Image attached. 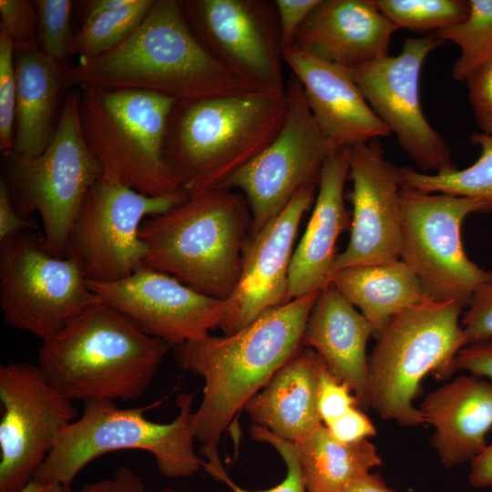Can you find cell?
<instances>
[{
    "label": "cell",
    "instance_id": "cell-38",
    "mask_svg": "<svg viewBox=\"0 0 492 492\" xmlns=\"http://www.w3.org/2000/svg\"><path fill=\"white\" fill-rule=\"evenodd\" d=\"M461 326L466 345L492 338V282L474 293Z\"/></svg>",
    "mask_w": 492,
    "mask_h": 492
},
{
    "label": "cell",
    "instance_id": "cell-30",
    "mask_svg": "<svg viewBox=\"0 0 492 492\" xmlns=\"http://www.w3.org/2000/svg\"><path fill=\"white\" fill-rule=\"evenodd\" d=\"M468 5L463 21L435 32L444 42L460 48L452 67V77L460 82L492 62V0H468Z\"/></svg>",
    "mask_w": 492,
    "mask_h": 492
},
{
    "label": "cell",
    "instance_id": "cell-16",
    "mask_svg": "<svg viewBox=\"0 0 492 492\" xmlns=\"http://www.w3.org/2000/svg\"><path fill=\"white\" fill-rule=\"evenodd\" d=\"M435 33L406 37L402 51L349 68L376 116L424 171L456 169L451 149L426 119L419 80L427 56L445 44Z\"/></svg>",
    "mask_w": 492,
    "mask_h": 492
},
{
    "label": "cell",
    "instance_id": "cell-2",
    "mask_svg": "<svg viewBox=\"0 0 492 492\" xmlns=\"http://www.w3.org/2000/svg\"><path fill=\"white\" fill-rule=\"evenodd\" d=\"M64 87L140 89L176 102L268 93L232 74L206 50L177 0H154L142 22L119 45L70 67Z\"/></svg>",
    "mask_w": 492,
    "mask_h": 492
},
{
    "label": "cell",
    "instance_id": "cell-23",
    "mask_svg": "<svg viewBox=\"0 0 492 492\" xmlns=\"http://www.w3.org/2000/svg\"><path fill=\"white\" fill-rule=\"evenodd\" d=\"M435 428L430 445L446 467L472 461L486 447L492 428V384L461 375L429 393L418 407Z\"/></svg>",
    "mask_w": 492,
    "mask_h": 492
},
{
    "label": "cell",
    "instance_id": "cell-34",
    "mask_svg": "<svg viewBox=\"0 0 492 492\" xmlns=\"http://www.w3.org/2000/svg\"><path fill=\"white\" fill-rule=\"evenodd\" d=\"M251 438L269 443L272 446L282 457L287 474L284 480L279 485L260 491H249L236 485L227 475L222 465L220 462L205 465L206 471L215 478L223 481L234 492H308L302 478V469L295 445L293 442L285 440L271 433L266 428L253 425L250 429Z\"/></svg>",
    "mask_w": 492,
    "mask_h": 492
},
{
    "label": "cell",
    "instance_id": "cell-4",
    "mask_svg": "<svg viewBox=\"0 0 492 492\" xmlns=\"http://www.w3.org/2000/svg\"><path fill=\"white\" fill-rule=\"evenodd\" d=\"M286 110V92L176 102L165 138L167 165L190 196L219 189L275 138Z\"/></svg>",
    "mask_w": 492,
    "mask_h": 492
},
{
    "label": "cell",
    "instance_id": "cell-8",
    "mask_svg": "<svg viewBox=\"0 0 492 492\" xmlns=\"http://www.w3.org/2000/svg\"><path fill=\"white\" fill-rule=\"evenodd\" d=\"M193 397L190 393L179 395V414L167 424L146 418L145 407L120 408L111 400L85 402L83 415L59 432L32 478L71 487L74 478L90 461L125 449L151 453L158 469L167 477L195 474L205 462L193 448Z\"/></svg>",
    "mask_w": 492,
    "mask_h": 492
},
{
    "label": "cell",
    "instance_id": "cell-35",
    "mask_svg": "<svg viewBox=\"0 0 492 492\" xmlns=\"http://www.w3.org/2000/svg\"><path fill=\"white\" fill-rule=\"evenodd\" d=\"M15 46L8 36L0 32V150L10 155L15 146L16 77Z\"/></svg>",
    "mask_w": 492,
    "mask_h": 492
},
{
    "label": "cell",
    "instance_id": "cell-33",
    "mask_svg": "<svg viewBox=\"0 0 492 492\" xmlns=\"http://www.w3.org/2000/svg\"><path fill=\"white\" fill-rule=\"evenodd\" d=\"M34 5L38 17L40 49L55 60L67 65L69 46L74 36L71 29L73 2L36 0Z\"/></svg>",
    "mask_w": 492,
    "mask_h": 492
},
{
    "label": "cell",
    "instance_id": "cell-17",
    "mask_svg": "<svg viewBox=\"0 0 492 492\" xmlns=\"http://www.w3.org/2000/svg\"><path fill=\"white\" fill-rule=\"evenodd\" d=\"M87 283L100 301L174 347L220 328L225 314V300L147 266L120 281Z\"/></svg>",
    "mask_w": 492,
    "mask_h": 492
},
{
    "label": "cell",
    "instance_id": "cell-29",
    "mask_svg": "<svg viewBox=\"0 0 492 492\" xmlns=\"http://www.w3.org/2000/svg\"><path fill=\"white\" fill-rule=\"evenodd\" d=\"M470 139L481 149L474 164L464 169L434 174L418 172L409 166L400 167L401 187L477 199L492 205V135L475 132Z\"/></svg>",
    "mask_w": 492,
    "mask_h": 492
},
{
    "label": "cell",
    "instance_id": "cell-18",
    "mask_svg": "<svg viewBox=\"0 0 492 492\" xmlns=\"http://www.w3.org/2000/svg\"><path fill=\"white\" fill-rule=\"evenodd\" d=\"M384 154L377 139L350 149L351 234L347 247L338 253L334 272L343 268L399 259L400 167L387 161Z\"/></svg>",
    "mask_w": 492,
    "mask_h": 492
},
{
    "label": "cell",
    "instance_id": "cell-43",
    "mask_svg": "<svg viewBox=\"0 0 492 492\" xmlns=\"http://www.w3.org/2000/svg\"><path fill=\"white\" fill-rule=\"evenodd\" d=\"M145 485L131 468L121 466L109 478L89 483L77 490L65 487L62 492H144Z\"/></svg>",
    "mask_w": 492,
    "mask_h": 492
},
{
    "label": "cell",
    "instance_id": "cell-10",
    "mask_svg": "<svg viewBox=\"0 0 492 492\" xmlns=\"http://www.w3.org/2000/svg\"><path fill=\"white\" fill-rule=\"evenodd\" d=\"M489 211L492 205L480 200L401 188L399 259L417 276L428 299L468 306L474 293L492 282V271L470 261L461 240L464 220Z\"/></svg>",
    "mask_w": 492,
    "mask_h": 492
},
{
    "label": "cell",
    "instance_id": "cell-22",
    "mask_svg": "<svg viewBox=\"0 0 492 492\" xmlns=\"http://www.w3.org/2000/svg\"><path fill=\"white\" fill-rule=\"evenodd\" d=\"M349 159L350 149H333L323 163L313 212L291 260L287 302L331 282L337 239L351 223L343 192Z\"/></svg>",
    "mask_w": 492,
    "mask_h": 492
},
{
    "label": "cell",
    "instance_id": "cell-24",
    "mask_svg": "<svg viewBox=\"0 0 492 492\" xmlns=\"http://www.w3.org/2000/svg\"><path fill=\"white\" fill-rule=\"evenodd\" d=\"M374 330L368 320L329 283L308 317L302 346L314 350L327 369L354 393L359 407L369 408L366 344Z\"/></svg>",
    "mask_w": 492,
    "mask_h": 492
},
{
    "label": "cell",
    "instance_id": "cell-37",
    "mask_svg": "<svg viewBox=\"0 0 492 492\" xmlns=\"http://www.w3.org/2000/svg\"><path fill=\"white\" fill-rule=\"evenodd\" d=\"M352 392L351 388L336 378L327 367L323 370L318 386L317 408L325 425L350 409L359 407Z\"/></svg>",
    "mask_w": 492,
    "mask_h": 492
},
{
    "label": "cell",
    "instance_id": "cell-40",
    "mask_svg": "<svg viewBox=\"0 0 492 492\" xmlns=\"http://www.w3.org/2000/svg\"><path fill=\"white\" fill-rule=\"evenodd\" d=\"M332 436L344 444L366 440L376 434V428L369 417L358 406L325 425Z\"/></svg>",
    "mask_w": 492,
    "mask_h": 492
},
{
    "label": "cell",
    "instance_id": "cell-49",
    "mask_svg": "<svg viewBox=\"0 0 492 492\" xmlns=\"http://www.w3.org/2000/svg\"><path fill=\"white\" fill-rule=\"evenodd\" d=\"M165 492H172V491H165Z\"/></svg>",
    "mask_w": 492,
    "mask_h": 492
},
{
    "label": "cell",
    "instance_id": "cell-20",
    "mask_svg": "<svg viewBox=\"0 0 492 492\" xmlns=\"http://www.w3.org/2000/svg\"><path fill=\"white\" fill-rule=\"evenodd\" d=\"M284 63L301 82L313 119L333 149H351L391 135L348 67L283 47Z\"/></svg>",
    "mask_w": 492,
    "mask_h": 492
},
{
    "label": "cell",
    "instance_id": "cell-5",
    "mask_svg": "<svg viewBox=\"0 0 492 492\" xmlns=\"http://www.w3.org/2000/svg\"><path fill=\"white\" fill-rule=\"evenodd\" d=\"M251 227L243 194L215 189L189 196L142 223L140 237L148 247L145 266L207 296L226 300L239 281Z\"/></svg>",
    "mask_w": 492,
    "mask_h": 492
},
{
    "label": "cell",
    "instance_id": "cell-13",
    "mask_svg": "<svg viewBox=\"0 0 492 492\" xmlns=\"http://www.w3.org/2000/svg\"><path fill=\"white\" fill-rule=\"evenodd\" d=\"M286 96V115L275 138L219 188L242 192L251 215V235L276 219L302 187L318 183L323 163L333 150L293 74Z\"/></svg>",
    "mask_w": 492,
    "mask_h": 492
},
{
    "label": "cell",
    "instance_id": "cell-31",
    "mask_svg": "<svg viewBox=\"0 0 492 492\" xmlns=\"http://www.w3.org/2000/svg\"><path fill=\"white\" fill-rule=\"evenodd\" d=\"M154 0H131L125 6L82 24L74 33L69 56L88 59L124 41L142 22Z\"/></svg>",
    "mask_w": 492,
    "mask_h": 492
},
{
    "label": "cell",
    "instance_id": "cell-12",
    "mask_svg": "<svg viewBox=\"0 0 492 492\" xmlns=\"http://www.w3.org/2000/svg\"><path fill=\"white\" fill-rule=\"evenodd\" d=\"M189 196L183 189L149 196L101 178L86 196L66 257L79 265L87 281L123 280L145 266L148 247L140 237L142 223Z\"/></svg>",
    "mask_w": 492,
    "mask_h": 492
},
{
    "label": "cell",
    "instance_id": "cell-32",
    "mask_svg": "<svg viewBox=\"0 0 492 492\" xmlns=\"http://www.w3.org/2000/svg\"><path fill=\"white\" fill-rule=\"evenodd\" d=\"M397 29L435 33L463 21L469 11L465 0H374Z\"/></svg>",
    "mask_w": 492,
    "mask_h": 492
},
{
    "label": "cell",
    "instance_id": "cell-21",
    "mask_svg": "<svg viewBox=\"0 0 492 492\" xmlns=\"http://www.w3.org/2000/svg\"><path fill=\"white\" fill-rule=\"evenodd\" d=\"M397 27L374 0H320L293 43L319 59L348 68L389 56Z\"/></svg>",
    "mask_w": 492,
    "mask_h": 492
},
{
    "label": "cell",
    "instance_id": "cell-9",
    "mask_svg": "<svg viewBox=\"0 0 492 492\" xmlns=\"http://www.w3.org/2000/svg\"><path fill=\"white\" fill-rule=\"evenodd\" d=\"M5 159L4 179L17 212L24 218L37 213L47 251L66 257L86 196L103 176L83 135L79 91L66 97L53 136L41 154L23 157L11 153Z\"/></svg>",
    "mask_w": 492,
    "mask_h": 492
},
{
    "label": "cell",
    "instance_id": "cell-45",
    "mask_svg": "<svg viewBox=\"0 0 492 492\" xmlns=\"http://www.w3.org/2000/svg\"><path fill=\"white\" fill-rule=\"evenodd\" d=\"M468 481L475 488L492 487V443L471 461Z\"/></svg>",
    "mask_w": 492,
    "mask_h": 492
},
{
    "label": "cell",
    "instance_id": "cell-3",
    "mask_svg": "<svg viewBox=\"0 0 492 492\" xmlns=\"http://www.w3.org/2000/svg\"><path fill=\"white\" fill-rule=\"evenodd\" d=\"M169 347L98 301L42 342L38 365L72 401L128 402L148 390Z\"/></svg>",
    "mask_w": 492,
    "mask_h": 492
},
{
    "label": "cell",
    "instance_id": "cell-41",
    "mask_svg": "<svg viewBox=\"0 0 492 492\" xmlns=\"http://www.w3.org/2000/svg\"><path fill=\"white\" fill-rule=\"evenodd\" d=\"M320 0H275L282 47L292 46L300 26Z\"/></svg>",
    "mask_w": 492,
    "mask_h": 492
},
{
    "label": "cell",
    "instance_id": "cell-36",
    "mask_svg": "<svg viewBox=\"0 0 492 492\" xmlns=\"http://www.w3.org/2000/svg\"><path fill=\"white\" fill-rule=\"evenodd\" d=\"M0 32L11 40L15 51L40 48L38 17L34 2L0 0Z\"/></svg>",
    "mask_w": 492,
    "mask_h": 492
},
{
    "label": "cell",
    "instance_id": "cell-1",
    "mask_svg": "<svg viewBox=\"0 0 492 492\" xmlns=\"http://www.w3.org/2000/svg\"><path fill=\"white\" fill-rule=\"evenodd\" d=\"M321 291L292 299L232 334H207L175 346L178 364L205 382L192 428L207 462L220 458L219 441L235 415L302 346Z\"/></svg>",
    "mask_w": 492,
    "mask_h": 492
},
{
    "label": "cell",
    "instance_id": "cell-25",
    "mask_svg": "<svg viewBox=\"0 0 492 492\" xmlns=\"http://www.w3.org/2000/svg\"><path fill=\"white\" fill-rule=\"evenodd\" d=\"M326 367L313 349L302 346L244 405L254 425L297 443L322 425L317 398Z\"/></svg>",
    "mask_w": 492,
    "mask_h": 492
},
{
    "label": "cell",
    "instance_id": "cell-11",
    "mask_svg": "<svg viewBox=\"0 0 492 492\" xmlns=\"http://www.w3.org/2000/svg\"><path fill=\"white\" fill-rule=\"evenodd\" d=\"M33 231L0 242V307L6 323L45 342L100 299L79 265Z\"/></svg>",
    "mask_w": 492,
    "mask_h": 492
},
{
    "label": "cell",
    "instance_id": "cell-48",
    "mask_svg": "<svg viewBox=\"0 0 492 492\" xmlns=\"http://www.w3.org/2000/svg\"><path fill=\"white\" fill-rule=\"evenodd\" d=\"M64 488L59 483H42L32 478L19 492H62Z\"/></svg>",
    "mask_w": 492,
    "mask_h": 492
},
{
    "label": "cell",
    "instance_id": "cell-6",
    "mask_svg": "<svg viewBox=\"0 0 492 492\" xmlns=\"http://www.w3.org/2000/svg\"><path fill=\"white\" fill-rule=\"evenodd\" d=\"M456 301L426 298L395 316L368 357L369 408L403 426L425 423L413 401L424 377H450L455 359L466 345Z\"/></svg>",
    "mask_w": 492,
    "mask_h": 492
},
{
    "label": "cell",
    "instance_id": "cell-19",
    "mask_svg": "<svg viewBox=\"0 0 492 492\" xmlns=\"http://www.w3.org/2000/svg\"><path fill=\"white\" fill-rule=\"evenodd\" d=\"M316 184L302 187L281 214L255 235L243 252L237 285L225 300L224 335L287 303L288 277L300 222L315 200Z\"/></svg>",
    "mask_w": 492,
    "mask_h": 492
},
{
    "label": "cell",
    "instance_id": "cell-7",
    "mask_svg": "<svg viewBox=\"0 0 492 492\" xmlns=\"http://www.w3.org/2000/svg\"><path fill=\"white\" fill-rule=\"evenodd\" d=\"M78 90L83 135L104 179L149 196L182 189L164 155L174 99L140 89Z\"/></svg>",
    "mask_w": 492,
    "mask_h": 492
},
{
    "label": "cell",
    "instance_id": "cell-44",
    "mask_svg": "<svg viewBox=\"0 0 492 492\" xmlns=\"http://www.w3.org/2000/svg\"><path fill=\"white\" fill-rule=\"evenodd\" d=\"M36 226L22 217L16 210L6 182L0 181V242Z\"/></svg>",
    "mask_w": 492,
    "mask_h": 492
},
{
    "label": "cell",
    "instance_id": "cell-27",
    "mask_svg": "<svg viewBox=\"0 0 492 492\" xmlns=\"http://www.w3.org/2000/svg\"><path fill=\"white\" fill-rule=\"evenodd\" d=\"M330 283L361 311L375 339L395 316L427 298L417 276L400 259L341 269Z\"/></svg>",
    "mask_w": 492,
    "mask_h": 492
},
{
    "label": "cell",
    "instance_id": "cell-47",
    "mask_svg": "<svg viewBox=\"0 0 492 492\" xmlns=\"http://www.w3.org/2000/svg\"><path fill=\"white\" fill-rule=\"evenodd\" d=\"M343 492H395L377 474L368 473L351 483Z\"/></svg>",
    "mask_w": 492,
    "mask_h": 492
},
{
    "label": "cell",
    "instance_id": "cell-39",
    "mask_svg": "<svg viewBox=\"0 0 492 492\" xmlns=\"http://www.w3.org/2000/svg\"><path fill=\"white\" fill-rule=\"evenodd\" d=\"M466 82L477 123L483 133L492 135V62L475 72Z\"/></svg>",
    "mask_w": 492,
    "mask_h": 492
},
{
    "label": "cell",
    "instance_id": "cell-15",
    "mask_svg": "<svg viewBox=\"0 0 492 492\" xmlns=\"http://www.w3.org/2000/svg\"><path fill=\"white\" fill-rule=\"evenodd\" d=\"M186 22L206 50L232 74L284 94L282 44L275 1H179Z\"/></svg>",
    "mask_w": 492,
    "mask_h": 492
},
{
    "label": "cell",
    "instance_id": "cell-14",
    "mask_svg": "<svg viewBox=\"0 0 492 492\" xmlns=\"http://www.w3.org/2000/svg\"><path fill=\"white\" fill-rule=\"evenodd\" d=\"M0 492H19L44 462L59 432L78 417L73 401L38 364L0 366Z\"/></svg>",
    "mask_w": 492,
    "mask_h": 492
},
{
    "label": "cell",
    "instance_id": "cell-26",
    "mask_svg": "<svg viewBox=\"0 0 492 492\" xmlns=\"http://www.w3.org/2000/svg\"><path fill=\"white\" fill-rule=\"evenodd\" d=\"M69 67L40 48L15 51L16 106L12 153L35 157L45 150L55 130L56 108Z\"/></svg>",
    "mask_w": 492,
    "mask_h": 492
},
{
    "label": "cell",
    "instance_id": "cell-42",
    "mask_svg": "<svg viewBox=\"0 0 492 492\" xmlns=\"http://www.w3.org/2000/svg\"><path fill=\"white\" fill-rule=\"evenodd\" d=\"M455 370L492 379V338L463 347L455 359Z\"/></svg>",
    "mask_w": 492,
    "mask_h": 492
},
{
    "label": "cell",
    "instance_id": "cell-28",
    "mask_svg": "<svg viewBox=\"0 0 492 492\" xmlns=\"http://www.w3.org/2000/svg\"><path fill=\"white\" fill-rule=\"evenodd\" d=\"M294 445L308 492H343L354 480L382 465L375 446L367 439L344 444L323 425Z\"/></svg>",
    "mask_w": 492,
    "mask_h": 492
},
{
    "label": "cell",
    "instance_id": "cell-46",
    "mask_svg": "<svg viewBox=\"0 0 492 492\" xmlns=\"http://www.w3.org/2000/svg\"><path fill=\"white\" fill-rule=\"evenodd\" d=\"M131 0H88L78 2L83 23L119 9Z\"/></svg>",
    "mask_w": 492,
    "mask_h": 492
}]
</instances>
